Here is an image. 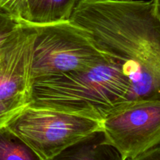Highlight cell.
I'll return each mask as SVG.
<instances>
[{
  "mask_svg": "<svg viewBox=\"0 0 160 160\" xmlns=\"http://www.w3.org/2000/svg\"><path fill=\"white\" fill-rule=\"evenodd\" d=\"M6 126L40 160H53L65 149L101 129V121L56 110L28 106Z\"/></svg>",
  "mask_w": 160,
  "mask_h": 160,
  "instance_id": "cell-4",
  "label": "cell"
},
{
  "mask_svg": "<svg viewBox=\"0 0 160 160\" xmlns=\"http://www.w3.org/2000/svg\"><path fill=\"white\" fill-rule=\"evenodd\" d=\"M132 98L131 81L120 66L107 57L88 69L33 81L28 106L102 121Z\"/></svg>",
  "mask_w": 160,
  "mask_h": 160,
  "instance_id": "cell-2",
  "label": "cell"
},
{
  "mask_svg": "<svg viewBox=\"0 0 160 160\" xmlns=\"http://www.w3.org/2000/svg\"><path fill=\"white\" fill-rule=\"evenodd\" d=\"M32 26L35 31L31 62L32 82L88 69L108 57L70 20Z\"/></svg>",
  "mask_w": 160,
  "mask_h": 160,
  "instance_id": "cell-3",
  "label": "cell"
},
{
  "mask_svg": "<svg viewBox=\"0 0 160 160\" xmlns=\"http://www.w3.org/2000/svg\"><path fill=\"white\" fill-rule=\"evenodd\" d=\"M69 20L120 66L132 101L160 102V19L152 0H78Z\"/></svg>",
  "mask_w": 160,
  "mask_h": 160,
  "instance_id": "cell-1",
  "label": "cell"
},
{
  "mask_svg": "<svg viewBox=\"0 0 160 160\" xmlns=\"http://www.w3.org/2000/svg\"><path fill=\"white\" fill-rule=\"evenodd\" d=\"M101 124L121 159L136 160L147 150L160 145V102H127L108 114Z\"/></svg>",
  "mask_w": 160,
  "mask_h": 160,
  "instance_id": "cell-6",
  "label": "cell"
},
{
  "mask_svg": "<svg viewBox=\"0 0 160 160\" xmlns=\"http://www.w3.org/2000/svg\"><path fill=\"white\" fill-rule=\"evenodd\" d=\"M136 160H160V145L147 150Z\"/></svg>",
  "mask_w": 160,
  "mask_h": 160,
  "instance_id": "cell-12",
  "label": "cell"
},
{
  "mask_svg": "<svg viewBox=\"0 0 160 160\" xmlns=\"http://www.w3.org/2000/svg\"><path fill=\"white\" fill-rule=\"evenodd\" d=\"M34 36L23 23L0 48V128L29 105Z\"/></svg>",
  "mask_w": 160,
  "mask_h": 160,
  "instance_id": "cell-5",
  "label": "cell"
},
{
  "mask_svg": "<svg viewBox=\"0 0 160 160\" xmlns=\"http://www.w3.org/2000/svg\"><path fill=\"white\" fill-rule=\"evenodd\" d=\"M55 159L59 160H122L119 152L99 129L64 150Z\"/></svg>",
  "mask_w": 160,
  "mask_h": 160,
  "instance_id": "cell-7",
  "label": "cell"
},
{
  "mask_svg": "<svg viewBox=\"0 0 160 160\" xmlns=\"http://www.w3.org/2000/svg\"><path fill=\"white\" fill-rule=\"evenodd\" d=\"M153 5H154L155 11H156V14L160 19V0H152Z\"/></svg>",
  "mask_w": 160,
  "mask_h": 160,
  "instance_id": "cell-13",
  "label": "cell"
},
{
  "mask_svg": "<svg viewBox=\"0 0 160 160\" xmlns=\"http://www.w3.org/2000/svg\"><path fill=\"white\" fill-rule=\"evenodd\" d=\"M0 160H40L31 148L7 126L0 128Z\"/></svg>",
  "mask_w": 160,
  "mask_h": 160,
  "instance_id": "cell-9",
  "label": "cell"
},
{
  "mask_svg": "<svg viewBox=\"0 0 160 160\" xmlns=\"http://www.w3.org/2000/svg\"><path fill=\"white\" fill-rule=\"evenodd\" d=\"M27 0H0V9L22 22Z\"/></svg>",
  "mask_w": 160,
  "mask_h": 160,
  "instance_id": "cell-11",
  "label": "cell"
},
{
  "mask_svg": "<svg viewBox=\"0 0 160 160\" xmlns=\"http://www.w3.org/2000/svg\"><path fill=\"white\" fill-rule=\"evenodd\" d=\"M78 0H27L22 22L42 25L70 19Z\"/></svg>",
  "mask_w": 160,
  "mask_h": 160,
  "instance_id": "cell-8",
  "label": "cell"
},
{
  "mask_svg": "<svg viewBox=\"0 0 160 160\" xmlns=\"http://www.w3.org/2000/svg\"><path fill=\"white\" fill-rule=\"evenodd\" d=\"M22 23L23 22L0 9V48Z\"/></svg>",
  "mask_w": 160,
  "mask_h": 160,
  "instance_id": "cell-10",
  "label": "cell"
}]
</instances>
